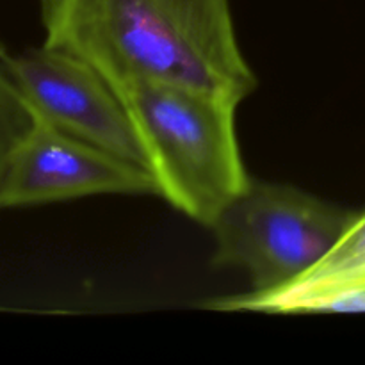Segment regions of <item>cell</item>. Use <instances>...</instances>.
<instances>
[{
  "label": "cell",
  "instance_id": "5",
  "mask_svg": "<svg viewBox=\"0 0 365 365\" xmlns=\"http://www.w3.org/2000/svg\"><path fill=\"white\" fill-rule=\"evenodd\" d=\"M96 195L157 196L148 170L38 120L14 155L2 209L46 205Z\"/></svg>",
  "mask_w": 365,
  "mask_h": 365
},
{
  "label": "cell",
  "instance_id": "3",
  "mask_svg": "<svg viewBox=\"0 0 365 365\" xmlns=\"http://www.w3.org/2000/svg\"><path fill=\"white\" fill-rule=\"evenodd\" d=\"M355 214L296 185L252 178L210 227L212 264L245 271L253 292L287 287L324 259Z\"/></svg>",
  "mask_w": 365,
  "mask_h": 365
},
{
  "label": "cell",
  "instance_id": "8",
  "mask_svg": "<svg viewBox=\"0 0 365 365\" xmlns=\"http://www.w3.org/2000/svg\"><path fill=\"white\" fill-rule=\"evenodd\" d=\"M365 312V278L339 285L296 303L289 314Z\"/></svg>",
  "mask_w": 365,
  "mask_h": 365
},
{
  "label": "cell",
  "instance_id": "4",
  "mask_svg": "<svg viewBox=\"0 0 365 365\" xmlns=\"http://www.w3.org/2000/svg\"><path fill=\"white\" fill-rule=\"evenodd\" d=\"M0 68L39 121L145 168L120 95L86 61L46 45L21 52L0 46Z\"/></svg>",
  "mask_w": 365,
  "mask_h": 365
},
{
  "label": "cell",
  "instance_id": "1",
  "mask_svg": "<svg viewBox=\"0 0 365 365\" xmlns=\"http://www.w3.org/2000/svg\"><path fill=\"white\" fill-rule=\"evenodd\" d=\"M43 45L73 53L113 88L166 82L241 103L257 75L230 0H38Z\"/></svg>",
  "mask_w": 365,
  "mask_h": 365
},
{
  "label": "cell",
  "instance_id": "7",
  "mask_svg": "<svg viewBox=\"0 0 365 365\" xmlns=\"http://www.w3.org/2000/svg\"><path fill=\"white\" fill-rule=\"evenodd\" d=\"M36 125L38 116L0 68V196L11 163Z\"/></svg>",
  "mask_w": 365,
  "mask_h": 365
},
{
  "label": "cell",
  "instance_id": "2",
  "mask_svg": "<svg viewBox=\"0 0 365 365\" xmlns=\"http://www.w3.org/2000/svg\"><path fill=\"white\" fill-rule=\"evenodd\" d=\"M157 196L210 228L248 187L235 130L239 102L166 82L118 86Z\"/></svg>",
  "mask_w": 365,
  "mask_h": 365
},
{
  "label": "cell",
  "instance_id": "6",
  "mask_svg": "<svg viewBox=\"0 0 365 365\" xmlns=\"http://www.w3.org/2000/svg\"><path fill=\"white\" fill-rule=\"evenodd\" d=\"M365 278V212H356L349 227L334 248L287 287L271 292H245L225 296L205 303L207 309L221 312H262L289 314L296 303L339 285Z\"/></svg>",
  "mask_w": 365,
  "mask_h": 365
}]
</instances>
